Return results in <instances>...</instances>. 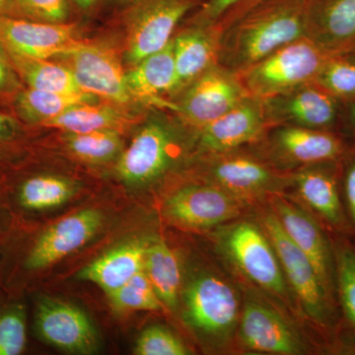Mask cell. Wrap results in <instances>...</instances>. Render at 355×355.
Listing matches in <instances>:
<instances>
[{
  "label": "cell",
  "instance_id": "6da1fadb",
  "mask_svg": "<svg viewBox=\"0 0 355 355\" xmlns=\"http://www.w3.org/2000/svg\"><path fill=\"white\" fill-rule=\"evenodd\" d=\"M307 9L308 0H266L254 6L222 34L218 64L239 71L303 38Z\"/></svg>",
  "mask_w": 355,
  "mask_h": 355
},
{
  "label": "cell",
  "instance_id": "7a4b0ae2",
  "mask_svg": "<svg viewBox=\"0 0 355 355\" xmlns=\"http://www.w3.org/2000/svg\"><path fill=\"white\" fill-rule=\"evenodd\" d=\"M330 55L303 37L236 71L250 97L265 101L313 83Z\"/></svg>",
  "mask_w": 355,
  "mask_h": 355
},
{
  "label": "cell",
  "instance_id": "3957f363",
  "mask_svg": "<svg viewBox=\"0 0 355 355\" xmlns=\"http://www.w3.org/2000/svg\"><path fill=\"white\" fill-rule=\"evenodd\" d=\"M263 228L305 314L322 329L335 328L338 303L324 288L308 257L287 237L277 216L268 214L263 218Z\"/></svg>",
  "mask_w": 355,
  "mask_h": 355
},
{
  "label": "cell",
  "instance_id": "277c9868",
  "mask_svg": "<svg viewBox=\"0 0 355 355\" xmlns=\"http://www.w3.org/2000/svg\"><path fill=\"white\" fill-rule=\"evenodd\" d=\"M195 0H135L128 9L127 55L133 65L164 49Z\"/></svg>",
  "mask_w": 355,
  "mask_h": 355
},
{
  "label": "cell",
  "instance_id": "5b68a950",
  "mask_svg": "<svg viewBox=\"0 0 355 355\" xmlns=\"http://www.w3.org/2000/svg\"><path fill=\"white\" fill-rule=\"evenodd\" d=\"M184 317L191 328L216 340L228 338L237 323L239 302L232 287L216 275H200L184 293Z\"/></svg>",
  "mask_w": 355,
  "mask_h": 355
},
{
  "label": "cell",
  "instance_id": "8992f818",
  "mask_svg": "<svg viewBox=\"0 0 355 355\" xmlns=\"http://www.w3.org/2000/svg\"><path fill=\"white\" fill-rule=\"evenodd\" d=\"M250 97L236 72L216 64L188 86L172 109L198 130L220 118Z\"/></svg>",
  "mask_w": 355,
  "mask_h": 355
},
{
  "label": "cell",
  "instance_id": "52a82bcc",
  "mask_svg": "<svg viewBox=\"0 0 355 355\" xmlns=\"http://www.w3.org/2000/svg\"><path fill=\"white\" fill-rule=\"evenodd\" d=\"M79 87L84 92L125 106L133 101L127 84V72L113 48L105 44L83 43L64 55Z\"/></svg>",
  "mask_w": 355,
  "mask_h": 355
},
{
  "label": "cell",
  "instance_id": "ba28073f",
  "mask_svg": "<svg viewBox=\"0 0 355 355\" xmlns=\"http://www.w3.org/2000/svg\"><path fill=\"white\" fill-rule=\"evenodd\" d=\"M224 246L236 266L261 288L284 296V272L268 235L249 222L237 224L225 236Z\"/></svg>",
  "mask_w": 355,
  "mask_h": 355
},
{
  "label": "cell",
  "instance_id": "9c48e42d",
  "mask_svg": "<svg viewBox=\"0 0 355 355\" xmlns=\"http://www.w3.org/2000/svg\"><path fill=\"white\" fill-rule=\"evenodd\" d=\"M0 40L11 53L42 60L64 57L83 43L73 26L12 15L0 16Z\"/></svg>",
  "mask_w": 355,
  "mask_h": 355
},
{
  "label": "cell",
  "instance_id": "30bf717a",
  "mask_svg": "<svg viewBox=\"0 0 355 355\" xmlns=\"http://www.w3.org/2000/svg\"><path fill=\"white\" fill-rule=\"evenodd\" d=\"M176 149L171 130L158 121L146 123L121 153L116 173L123 183L144 186L162 176Z\"/></svg>",
  "mask_w": 355,
  "mask_h": 355
},
{
  "label": "cell",
  "instance_id": "8fae6325",
  "mask_svg": "<svg viewBox=\"0 0 355 355\" xmlns=\"http://www.w3.org/2000/svg\"><path fill=\"white\" fill-rule=\"evenodd\" d=\"M236 198L218 186L191 184L175 191L164 205L165 216L181 227L205 230L235 218Z\"/></svg>",
  "mask_w": 355,
  "mask_h": 355
},
{
  "label": "cell",
  "instance_id": "7c38bea8",
  "mask_svg": "<svg viewBox=\"0 0 355 355\" xmlns=\"http://www.w3.org/2000/svg\"><path fill=\"white\" fill-rule=\"evenodd\" d=\"M263 103L268 119H279L298 127L338 133L345 106L343 102L314 83Z\"/></svg>",
  "mask_w": 355,
  "mask_h": 355
},
{
  "label": "cell",
  "instance_id": "4fadbf2b",
  "mask_svg": "<svg viewBox=\"0 0 355 355\" xmlns=\"http://www.w3.org/2000/svg\"><path fill=\"white\" fill-rule=\"evenodd\" d=\"M36 328L44 342L65 352L88 354L98 349L97 333L87 315L60 299H39Z\"/></svg>",
  "mask_w": 355,
  "mask_h": 355
},
{
  "label": "cell",
  "instance_id": "5bb4252c",
  "mask_svg": "<svg viewBox=\"0 0 355 355\" xmlns=\"http://www.w3.org/2000/svg\"><path fill=\"white\" fill-rule=\"evenodd\" d=\"M275 207L277 219L287 237L308 257L324 288L338 303L333 242L304 209L284 200H275Z\"/></svg>",
  "mask_w": 355,
  "mask_h": 355
},
{
  "label": "cell",
  "instance_id": "9a60e30c",
  "mask_svg": "<svg viewBox=\"0 0 355 355\" xmlns=\"http://www.w3.org/2000/svg\"><path fill=\"white\" fill-rule=\"evenodd\" d=\"M103 219L99 210L89 209L55 222L40 236L26 266L32 270H42L78 251L99 231Z\"/></svg>",
  "mask_w": 355,
  "mask_h": 355
},
{
  "label": "cell",
  "instance_id": "2e32d148",
  "mask_svg": "<svg viewBox=\"0 0 355 355\" xmlns=\"http://www.w3.org/2000/svg\"><path fill=\"white\" fill-rule=\"evenodd\" d=\"M340 159L310 165L295 178L301 197L338 234L352 232L340 186Z\"/></svg>",
  "mask_w": 355,
  "mask_h": 355
},
{
  "label": "cell",
  "instance_id": "e0dca14e",
  "mask_svg": "<svg viewBox=\"0 0 355 355\" xmlns=\"http://www.w3.org/2000/svg\"><path fill=\"white\" fill-rule=\"evenodd\" d=\"M306 38L330 55L355 51V0H308Z\"/></svg>",
  "mask_w": 355,
  "mask_h": 355
},
{
  "label": "cell",
  "instance_id": "ac0fdd59",
  "mask_svg": "<svg viewBox=\"0 0 355 355\" xmlns=\"http://www.w3.org/2000/svg\"><path fill=\"white\" fill-rule=\"evenodd\" d=\"M268 123L263 101L248 97L228 113L200 128V146L209 153H227L258 139Z\"/></svg>",
  "mask_w": 355,
  "mask_h": 355
},
{
  "label": "cell",
  "instance_id": "d6986e66",
  "mask_svg": "<svg viewBox=\"0 0 355 355\" xmlns=\"http://www.w3.org/2000/svg\"><path fill=\"white\" fill-rule=\"evenodd\" d=\"M240 338L245 347L263 354H303L305 347L284 318L266 306L249 301L240 321Z\"/></svg>",
  "mask_w": 355,
  "mask_h": 355
},
{
  "label": "cell",
  "instance_id": "ffe728a7",
  "mask_svg": "<svg viewBox=\"0 0 355 355\" xmlns=\"http://www.w3.org/2000/svg\"><path fill=\"white\" fill-rule=\"evenodd\" d=\"M222 33L214 25L196 24L172 40L176 91L188 87L207 70L218 64Z\"/></svg>",
  "mask_w": 355,
  "mask_h": 355
},
{
  "label": "cell",
  "instance_id": "44dd1931",
  "mask_svg": "<svg viewBox=\"0 0 355 355\" xmlns=\"http://www.w3.org/2000/svg\"><path fill=\"white\" fill-rule=\"evenodd\" d=\"M275 139L287 158L307 165L340 160L349 147L340 133L293 125L280 128Z\"/></svg>",
  "mask_w": 355,
  "mask_h": 355
},
{
  "label": "cell",
  "instance_id": "7402d4cb",
  "mask_svg": "<svg viewBox=\"0 0 355 355\" xmlns=\"http://www.w3.org/2000/svg\"><path fill=\"white\" fill-rule=\"evenodd\" d=\"M148 239H135L114 248L84 266L77 277L92 282L108 296L144 270Z\"/></svg>",
  "mask_w": 355,
  "mask_h": 355
},
{
  "label": "cell",
  "instance_id": "603a6c76",
  "mask_svg": "<svg viewBox=\"0 0 355 355\" xmlns=\"http://www.w3.org/2000/svg\"><path fill=\"white\" fill-rule=\"evenodd\" d=\"M176 83L172 41L162 50L140 60L127 72L128 87L133 99L155 105L169 106L160 99V96L175 92Z\"/></svg>",
  "mask_w": 355,
  "mask_h": 355
},
{
  "label": "cell",
  "instance_id": "cb8c5ba5",
  "mask_svg": "<svg viewBox=\"0 0 355 355\" xmlns=\"http://www.w3.org/2000/svg\"><path fill=\"white\" fill-rule=\"evenodd\" d=\"M210 175L217 186L236 193L270 190L277 181L266 166L247 156H220L210 168Z\"/></svg>",
  "mask_w": 355,
  "mask_h": 355
},
{
  "label": "cell",
  "instance_id": "d4e9b609",
  "mask_svg": "<svg viewBox=\"0 0 355 355\" xmlns=\"http://www.w3.org/2000/svg\"><path fill=\"white\" fill-rule=\"evenodd\" d=\"M137 121L120 107L84 103L77 105L44 123V127L58 128L67 133H86L98 130L123 132Z\"/></svg>",
  "mask_w": 355,
  "mask_h": 355
},
{
  "label": "cell",
  "instance_id": "484cf974",
  "mask_svg": "<svg viewBox=\"0 0 355 355\" xmlns=\"http://www.w3.org/2000/svg\"><path fill=\"white\" fill-rule=\"evenodd\" d=\"M144 270L163 305L175 309L181 289V268L176 254L163 238H149L147 241Z\"/></svg>",
  "mask_w": 355,
  "mask_h": 355
},
{
  "label": "cell",
  "instance_id": "4316f807",
  "mask_svg": "<svg viewBox=\"0 0 355 355\" xmlns=\"http://www.w3.org/2000/svg\"><path fill=\"white\" fill-rule=\"evenodd\" d=\"M8 53L18 76L28 87L64 94L84 92L69 67L48 60L23 57L9 51Z\"/></svg>",
  "mask_w": 355,
  "mask_h": 355
},
{
  "label": "cell",
  "instance_id": "83f0119b",
  "mask_svg": "<svg viewBox=\"0 0 355 355\" xmlns=\"http://www.w3.org/2000/svg\"><path fill=\"white\" fill-rule=\"evenodd\" d=\"M95 97L87 92L64 94L28 87L16 94L15 108L25 121L44 125L72 107L94 103Z\"/></svg>",
  "mask_w": 355,
  "mask_h": 355
},
{
  "label": "cell",
  "instance_id": "f1b7e54d",
  "mask_svg": "<svg viewBox=\"0 0 355 355\" xmlns=\"http://www.w3.org/2000/svg\"><path fill=\"white\" fill-rule=\"evenodd\" d=\"M335 252L336 301L345 323L355 333V245L342 236L333 242Z\"/></svg>",
  "mask_w": 355,
  "mask_h": 355
},
{
  "label": "cell",
  "instance_id": "f546056e",
  "mask_svg": "<svg viewBox=\"0 0 355 355\" xmlns=\"http://www.w3.org/2000/svg\"><path fill=\"white\" fill-rule=\"evenodd\" d=\"M76 193L74 184L64 178L36 176L21 186V205L28 210H46L60 207Z\"/></svg>",
  "mask_w": 355,
  "mask_h": 355
},
{
  "label": "cell",
  "instance_id": "4dcf8cb0",
  "mask_svg": "<svg viewBox=\"0 0 355 355\" xmlns=\"http://www.w3.org/2000/svg\"><path fill=\"white\" fill-rule=\"evenodd\" d=\"M65 146L84 162L102 164L113 160L121 153L123 142L120 132L98 130L86 133H67Z\"/></svg>",
  "mask_w": 355,
  "mask_h": 355
},
{
  "label": "cell",
  "instance_id": "1f68e13d",
  "mask_svg": "<svg viewBox=\"0 0 355 355\" xmlns=\"http://www.w3.org/2000/svg\"><path fill=\"white\" fill-rule=\"evenodd\" d=\"M108 298L112 309L120 314L137 311H160L165 307L144 270L109 294Z\"/></svg>",
  "mask_w": 355,
  "mask_h": 355
},
{
  "label": "cell",
  "instance_id": "d6a6232c",
  "mask_svg": "<svg viewBox=\"0 0 355 355\" xmlns=\"http://www.w3.org/2000/svg\"><path fill=\"white\" fill-rule=\"evenodd\" d=\"M314 83L343 104L355 100V53L334 55L327 60Z\"/></svg>",
  "mask_w": 355,
  "mask_h": 355
},
{
  "label": "cell",
  "instance_id": "836d02e7",
  "mask_svg": "<svg viewBox=\"0 0 355 355\" xmlns=\"http://www.w3.org/2000/svg\"><path fill=\"white\" fill-rule=\"evenodd\" d=\"M135 354L139 355H188L190 349L171 331L161 326H150L141 331Z\"/></svg>",
  "mask_w": 355,
  "mask_h": 355
},
{
  "label": "cell",
  "instance_id": "e575fe53",
  "mask_svg": "<svg viewBox=\"0 0 355 355\" xmlns=\"http://www.w3.org/2000/svg\"><path fill=\"white\" fill-rule=\"evenodd\" d=\"M26 318L20 306L0 315V355H18L25 349Z\"/></svg>",
  "mask_w": 355,
  "mask_h": 355
},
{
  "label": "cell",
  "instance_id": "d590c367",
  "mask_svg": "<svg viewBox=\"0 0 355 355\" xmlns=\"http://www.w3.org/2000/svg\"><path fill=\"white\" fill-rule=\"evenodd\" d=\"M17 13L29 19L62 23L69 15L67 0H16Z\"/></svg>",
  "mask_w": 355,
  "mask_h": 355
},
{
  "label": "cell",
  "instance_id": "8d00e7d4",
  "mask_svg": "<svg viewBox=\"0 0 355 355\" xmlns=\"http://www.w3.org/2000/svg\"><path fill=\"white\" fill-rule=\"evenodd\" d=\"M340 186L347 219L355 233V146H349L340 159Z\"/></svg>",
  "mask_w": 355,
  "mask_h": 355
},
{
  "label": "cell",
  "instance_id": "74e56055",
  "mask_svg": "<svg viewBox=\"0 0 355 355\" xmlns=\"http://www.w3.org/2000/svg\"><path fill=\"white\" fill-rule=\"evenodd\" d=\"M19 79L8 51L0 40V95L17 94L20 91Z\"/></svg>",
  "mask_w": 355,
  "mask_h": 355
},
{
  "label": "cell",
  "instance_id": "f35d334b",
  "mask_svg": "<svg viewBox=\"0 0 355 355\" xmlns=\"http://www.w3.org/2000/svg\"><path fill=\"white\" fill-rule=\"evenodd\" d=\"M242 0H207L197 14L196 21L200 25H214L229 9Z\"/></svg>",
  "mask_w": 355,
  "mask_h": 355
},
{
  "label": "cell",
  "instance_id": "ab89813d",
  "mask_svg": "<svg viewBox=\"0 0 355 355\" xmlns=\"http://www.w3.org/2000/svg\"><path fill=\"white\" fill-rule=\"evenodd\" d=\"M266 0H242L239 3L236 4L232 8L229 9L227 12L224 14L223 16L217 21L216 26L217 29L220 30L221 33L225 31L229 26L232 25L236 20L239 19L242 17L245 13L248 11L251 10L254 6H259V4L263 3Z\"/></svg>",
  "mask_w": 355,
  "mask_h": 355
},
{
  "label": "cell",
  "instance_id": "60d3db41",
  "mask_svg": "<svg viewBox=\"0 0 355 355\" xmlns=\"http://www.w3.org/2000/svg\"><path fill=\"white\" fill-rule=\"evenodd\" d=\"M338 133L345 139L347 137H350L354 140V144H350V146H355V100L345 103L343 106Z\"/></svg>",
  "mask_w": 355,
  "mask_h": 355
},
{
  "label": "cell",
  "instance_id": "b9f144b4",
  "mask_svg": "<svg viewBox=\"0 0 355 355\" xmlns=\"http://www.w3.org/2000/svg\"><path fill=\"white\" fill-rule=\"evenodd\" d=\"M16 130V121L12 116L0 113V139H6Z\"/></svg>",
  "mask_w": 355,
  "mask_h": 355
},
{
  "label": "cell",
  "instance_id": "7bdbcfd3",
  "mask_svg": "<svg viewBox=\"0 0 355 355\" xmlns=\"http://www.w3.org/2000/svg\"><path fill=\"white\" fill-rule=\"evenodd\" d=\"M15 14H18L16 0H0V16H15Z\"/></svg>",
  "mask_w": 355,
  "mask_h": 355
},
{
  "label": "cell",
  "instance_id": "ee69618b",
  "mask_svg": "<svg viewBox=\"0 0 355 355\" xmlns=\"http://www.w3.org/2000/svg\"><path fill=\"white\" fill-rule=\"evenodd\" d=\"M74 1L81 8L87 9L89 7L92 6L97 0H74Z\"/></svg>",
  "mask_w": 355,
  "mask_h": 355
},
{
  "label": "cell",
  "instance_id": "f6af8a7d",
  "mask_svg": "<svg viewBox=\"0 0 355 355\" xmlns=\"http://www.w3.org/2000/svg\"><path fill=\"white\" fill-rule=\"evenodd\" d=\"M123 1H127V0H123Z\"/></svg>",
  "mask_w": 355,
  "mask_h": 355
},
{
  "label": "cell",
  "instance_id": "bcb514c9",
  "mask_svg": "<svg viewBox=\"0 0 355 355\" xmlns=\"http://www.w3.org/2000/svg\"><path fill=\"white\" fill-rule=\"evenodd\" d=\"M354 53H355V51H354Z\"/></svg>",
  "mask_w": 355,
  "mask_h": 355
}]
</instances>
